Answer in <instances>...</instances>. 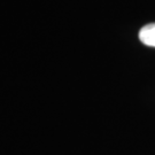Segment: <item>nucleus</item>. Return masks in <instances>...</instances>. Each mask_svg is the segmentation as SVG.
Here are the masks:
<instances>
[{"label": "nucleus", "instance_id": "f257e3e1", "mask_svg": "<svg viewBox=\"0 0 155 155\" xmlns=\"http://www.w3.org/2000/svg\"><path fill=\"white\" fill-rule=\"evenodd\" d=\"M139 39L146 46L155 47V23L146 24L140 29Z\"/></svg>", "mask_w": 155, "mask_h": 155}]
</instances>
